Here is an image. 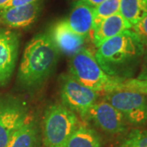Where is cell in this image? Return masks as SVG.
<instances>
[{
    "instance_id": "8fae6325",
    "label": "cell",
    "mask_w": 147,
    "mask_h": 147,
    "mask_svg": "<svg viewBox=\"0 0 147 147\" xmlns=\"http://www.w3.org/2000/svg\"><path fill=\"white\" fill-rule=\"evenodd\" d=\"M42 8L40 1L31 4L0 10V25L11 29H22L32 25L39 16Z\"/></svg>"
},
{
    "instance_id": "7402d4cb",
    "label": "cell",
    "mask_w": 147,
    "mask_h": 147,
    "mask_svg": "<svg viewBox=\"0 0 147 147\" xmlns=\"http://www.w3.org/2000/svg\"><path fill=\"white\" fill-rule=\"evenodd\" d=\"M38 1H41V0H10L3 9L9 8V7H14L29 5V4H31L34 3H37Z\"/></svg>"
},
{
    "instance_id": "603a6c76",
    "label": "cell",
    "mask_w": 147,
    "mask_h": 147,
    "mask_svg": "<svg viewBox=\"0 0 147 147\" xmlns=\"http://www.w3.org/2000/svg\"><path fill=\"white\" fill-rule=\"evenodd\" d=\"M79 1L83 2L84 3L92 7H95L97 5H99L101 3H103L105 0H79Z\"/></svg>"
},
{
    "instance_id": "2e32d148",
    "label": "cell",
    "mask_w": 147,
    "mask_h": 147,
    "mask_svg": "<svg viewBox=\"0 0 147 147\" xmlns=\"http://www.w3.org/2000/svg\"><path fill=\"white\" fill-rule=\"evenodd\" d=\"M119 13L132 28L147 16V0H120Z\"/></svg>"
},
{
    "instance_id": "ba28073f",
    "label": "cell",
    "mask_w": 147,
    "mask_h": 147,
    "mask_svg": "<svg viewBox=\"0 0 147 147\" xmlns=\"http://www.w3.org/2000/svg\"><path fill=\"white\" fill-rule=\"evenodd\" d=\"M92 122L101 131L110 135L122 134L127 130V121L114 106L104 99L91 107L86 120Z\"/></svg>"
},
{
    "instance_id": "ffe728a7",
    "label": "cell",
    "mask_w": 147,
    "mask_h": 147,
    "mask_svg": "<svg viewBox=\"0 0 147 147\" xmlns=\"http://www.w3.org/2000/svg\"><path fill=\"white\" fill-rule=\"evenodd\" d=\"M133 31L135 32L139 37L145 47H147V16L138 22L136 26L132 27Z\"/></svg>"
},
{
    "instance_id": "277c9868",
    "label": "cell",
    "mask_w": 147,
    "mask_h": 147,
    "mask_svg": "<svg viewBox=\"0 0 147 147\" xmlns=\"http://www.w3.org/2000/svg\"><path fill=\"white\" fill-rule=\"evenodd\" d=\"M79 124L78 115L64 105H50L42 121L43 146L63 147Z\"/></svg>"
},
{
    "instance_id": "52a82bcc",
    "label": "cell",
    "mask_w": 147,
    "mask_h": 147,
    "mask_svg": "<svg viewBox=\"0 0 147 147\" xmlns=\"http://www.w3.org/2000/svg\"><path fill=\"white\" fill-rule=\"evenodd\" d=\"M30 118L24 101L11 95L0 94V147H7L13 134Z\"/></svg>"
},
{
    "instance_id": "e0dca14e",
    "label": "cell",
    "mask_w": 147,
    "mask_h": 147,
    "mask_svg": "<svg viewBox=\"0 0 147 147\" xmlns=\"http://www.w3.org/2000/svg\"><path fill=\"white\" fill-rule=\"evenodd\" d=\"M119 6L120 0H105L93 7L94 29L105 18L119 12Z\"/></svg>"
},
{
    "instance_id": "3957f363",
    "label": "cell",
    "mask_w": 147,
    "mask_h": 147,
    "mask_svg": "<svg viewBox=\"0 0 147 147\" xmlns=\"http://www.w3.org/2000/svg\"><path fill=\"white\" fill-rule=\"evenodd\" d=\"M69 74L85 87L97 93L121 89L123 79L111 77L103 71L93 53L84 47L70 58Z\"/></svg>"
},
{
    "instance_id": "ac0fdd59",
    "label": "cell",
    "mask_w": 147,
    "mask_h": 147,
    "mask_svg": "<svg viewBox=\"0 0 147 147\" xmlns=\"http://www.w3.org/2000/svg\"><path fill=\"white\" fill-rule=\"evenodd\" d=\"M117 147H147V130L139 128L131 130Z\"/></svg>"
},
{
    "instance_id": "6da1fadb",
    "label": "cell",
    "mask_w": 147,
    "mask_h": 147,
    "mask_svg": "<svg viewBox=\"0 0 147 147\" xmlns=\"http://www.w3.org/2000/svg\"><path fill=\"white\" fill-rule=\"evenodd\" d=\"M145 46L131 30L102 42L94 56L103 71L116 79H129L141 67Z\"/></svg>"
},
{
    "instance_id": "5bb4252c",
    "label": "cell",
    "mask_w": 147,
    "mask_h": 147,
    "mask_svg": "<svg viewBox=\"0 0 147 147\" xmlns=\"http://www.w3.org/2000/svg\"><path fill=\"white\" fill-rule=\"evenodd\" d=\"M38 142V125L36 121L30 117L13 134L7 147H36Z\"/></svg>"
},
{
    "instance_id": "4fadbf2b",
    "label": "cell",
    "mask_w": 147,
    "mask_h": 147,
    "mask_svg": "<svg viewBox=\"0 0 147 147\" xmlns=\"http://www.w3.org/2000/svg\"><path fill=\"white\" fill-rule=\"evenodd\" d=\"M131 26L119 12L105 18L95 27L92 40L96 48L102 42L121 34L127 30H131Z\"/></svg>"
},
{
    "instance_id": "8992f818",
    "label": "cell",
    "mask_w": 147,
    "mask_h": 147,
    "mask_svg": "<svg viewBox=\"0 0 147 147\" xmlns=\"http://www.w3.org/2000/svg\"><path fill=\"white\" fill-rule=\"evenodd\" d=\"M61 78V104L85 121L91 107L98 100L99 93L79 83L69 74H63Z\"/></svg>"
},
{
    "instance_id": "cb8c5ba5",
    "label": "cell",
    "mask_w": 147,
    "mask_h": 147,
    "mask_svg": "<svg viewBox=\"0 0 147 147\" xmlns=\"http://www.w3.org/2000/svg\"><path fill=\"white\" fill-rule=\"evenodd\" d=\"M10 0H0V10H2Z\"/></svg>"
},
{
    "instance_id": "30bf717a",
    "label": "cell",
    "mask_w": 147,
    "mask_h": 147,
    "mask_svg": "<svg viewBox=\"0 0 147 147\" xmlns=\"http://www.w3.org/2000/svg\"><path fill=\"white\" fill-rule=\"evenodd\" d=\"M49 36L59 53L72 57L84 48L87 39L74 32L65 20H61L53 25Z\"/></svg>"
},
{
    "instance_id": "9c48e42d",
    "label": "cell",
    "mask_w": 147,
    "mask_h": 147,
    "mask_svg": "<svg viewBox=\"0 0 147 147\" xmlns=\"http://www.w3.org/2000/svg\"><path fill=\"white\" fill-rule=\"evenodd\" d=\"M20 36L16 32L0 27V87L10 81L19 54Z\"/></svg>"
},
{
    "instance_id": "7a4b0ae2",
    "label": "cell",
    "mask_w": 147,
    "mask_h": 147,
    "mask_svg": "<svg viewBox=\"0 0 147 147\" xmlns=\"http://www.w3.org/2000/svg\"><path fill=\"white\" fill-rule=\"evenodd\" d=\"M60 53L48 33L38 34L27 43L20 63L17 80L23 88H39L52 75Z\"/></svg>"
},
{
    "instance_id": "44dd1931",
    "label": "cell",
    "mask_w": 147,
    "mask_h": 147,
    "mask_svg": "<svg viewBox=\"0 0 147 147\" xmlns=\"http://www.w3.org/2000/svg\"><path fill=\"white\" fill-rule=\"evenodd\" d=\"M137 79L142 80H147V47L145 48V53L142 58L140 73L137 75Z\"/></svg>"
},
{
    "instance_id": "9a60e30c",
    "label": "cell",
    "mask_w": 147,
    "mask_h": 147,
    "mask_svg": "<svg viewBox=\"0 0 147 147\" xmlns=\"http://www.w3.org/2000/svg\"><path fill=\"white\" fill-rule=\"evenodd\" d=\"M99 134L93 128L85 124H79L63 147H101Z\"/></svg>"
},
{
    "instance_id": "d6986e66",
    "label": "cell",
    "mask_w": 147,
    "mask_h": 147,
    "mask_svg": "<svg viewBox=\"0 0 147 147\" xmlns=\"http://www.w3.org/2000/svg\"><path fill=\"white\" fill-rule=\"evenodd\" d=\"M121 89L138 92L147 96V80L138 79H125L121 84Z\"/></svg>"
},
{
    "instance_id": "5b68a950",
    "label": "cell",
    "mask_w": 147,
    "mask_h": 147,
    "mask_svg": "<svg viewBox=\"0 0 147 147\" xmlns=\"http://www.w3.org/2000/svg\"><path fill=\"white\" fill-rule=\"evenodd\" d=\"M104 100L118 110L127 123L142 126L147 123V96L138 92L120 89L104 94Z\"/></svg>"
},
{
    "instance_id": "7c38bea8",
    "label": "cell",
    "mask_w": 147,
    "mask_h": 147,
    "mask_svg": "<svg viewBox=\"0 0 147 147\" xmlns=\"http://www.w3.org/2000/svg\"><path fill=\"white\" fill-rule=\"evenodd\" d=\"M65 21L74 32L86 39L92 38L94 30L93 7L78 0Z\"/></svg>"
}]
</instances>
